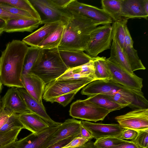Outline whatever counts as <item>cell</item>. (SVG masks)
Returning <instances> with one entry per match:
<instances>
[{"label": "cell", "mask_w": 148, "mask_h": 148, "mask_svg": "<svg viewBox=\"0 0 148 148\" xmlns=\"http://www.w3.org/2000/svg\"><path fill=\"white\" fill-rule=\"evenodd\" d=\"M29 47L22 41L13 40L6 45L0 57V79L3 85L24 88L22 73Z\"/></svg>", "instance_id": "cell-1"}, {"label": "cell", "mask_w": 148, "mask_h": 148, "mask_svg": "<svg viewBox=\"0 0 148 148\" xmlns=\"http://www.w3.org/2000/svg\"><path fill=\"white\" fill-rule=\"evenodd\" d=\"M66 11L71 16L64 24L62 37L57 49L85 51L92 32L100 24L75 12Z\"/></svg>", "instance_id": "cell-2"}, {"label": "cell", "mask_w": 148, "mask_h": 148, "mask_svg": "<svg viewBox=\"0 0 148 148\" xmlns=\"http://www.w3.org/2000/svg\"><path fill=\"white\" fill-rule=\"evenodd\" d=\"M68 69L57 49H42L30 72L39 77L46 85L56 80Z\"/></svg>", "instance_id": "cell-3"}, {"label": "cell", "mask_w": 148, "mask_h": 148, "mask_svg": "<svg viewBox=\"0 0 148 148\" xmlns=\"http://www.w3.org/2000/svg\"><path fill=\"white\" fill-rule=\"evenodd\" d=\"M134 90L122 85L112 80H96L84 87L82 95L90 97L97 94H103L119 97L126 101L132 97Z\"/></svg>", "instance_id": "cell-4"}, {"label": "cell", "mask_w": 148, "mask_h": 148, "mask_svg": "<svg viewBox=\"0 0 148 148\" xmlns=\"http://www.w3.org/2000/svg\"><path fill=\"white\" fill-rule=\"evenodd\" d=\"M111 111L103 108L89 101L78 100L71 105L69 115L72 117L96 122L103 121Z\"/></svg>", "instance_id": "cell-5"}, {"label": "cell", "mask_w": 148, "mask_h": 148, "mask_svg": "<svg viewBox=\"0 0 148 148\" xmlns=\"http://www.w3.org/2000/svg\"><path fill=\"white\" fill-rule=\"evenodd\" d=\"M93 81L90 79L54 80L46 85L42 98L47 102L53 103L57 97L70 92L78 91Z\"/></svg>", "instance_id": "cell-6"}, {"label": "cell", "mask_w": 148, "mask_h": 148, "mask_svg": "<svg viewBox=\"0 0 148 148\" xmlns=\"http://www.w3.org/2000/svg\"><path fill=\"white\" fill-rule=\"evenodd\" d=\"M112 40V26L110 25L97 27L92 32L85 51L92 58L110 49Z\"/></svg>", "instance_id": "cell-7"}, {"label": "cell", "mask_w": 148, "mask_h": 148, "mask_svg": "<svg viewBox=\"0 0 148 148\" xmlns=\"http://www.w3.org/2000/svg\"><path fill=\"white\" fill-rule=\"evenodd\" d=\"M115 119L124 128L137 131L148 130V108L136 109Z\"/></svg>", "instance_id": "cell-8"}, {"label": "cell", "mask_w": 148, "mask_h": 148, "mask_svg": "<svg viewBox=\"0 0 148 148\" xmlns=\"http://www.w3.org/2000/svg\"><path fill=\"white\" fill-rule=\"evenodd\" d=\"M36 10L38 9L45 17L41 21V25L57 21L64 24L71 16V14L66 10H62L55 7L50 0H29Z\"/></svg>", "instance_id": "cell-9"}, {"label": "cell", "mask_w": 148, "mask_h": 148, "mask_svg": "<svg viewBox=\"0 0 148 148\" xmlns=\"http://www.w3.org/2000/svg\"><path fill=\"white\" fill-rule=\"evenodd\" d=\"M107 65L112 76V80L127 88L141 91L143 79L134 73L127 71L106 59Z\"/></svg>", "instance_id": "cell-10"}, {"label": "cell", "mask_w": 148, "mask_h": 148, "mask_svg": "<svg viewBox=\"0 0 148 148\" xmlns=\"http://www.w3.org/2000/svg\"><path fill=\"white\" fill-rule=\"evenodd\" d=\"M80 14L100 25H110L112 23L111 18L102 9L97 7L73 0L66 9Z\"/></svg>", "instance_id": "cell-11"}, {"label": "cell", "mask_w": 148, "mask_h": 148, "mask_svg": "<svg viewBox=\"0 0 148 148\" xmlns=\"http://www.w3.org/2000/svg\"><path fill=\"white\" fill-rule=\"evenodd\" d=\"M51 125L37 133H32L15 142L16 148H42L51 136L59 129L61 124Z\"/></svg>", "instance_id": "cell-12"}, {"label": "cell", "mask_w": 148, "mask_h": 148, "mask_svg": "<svg viewBox=\"0 0 148 148\" xmlns=\"http://www.w3.org/2000/svg\"><path fill=\"white\" fill-rule=\"evenodd\" d=\"M1 107L12 114L32 112L27 108L17 87H11L1 99Z\"/></svg>", "instance_id": "cell-13"}, {"label": "cell", "mask_w": 148, "mask_h": 148, "mask_svg": "<svg viewBox=\"0 0 148 148\" xmlns=\"http://www.w3.org/2000/svg\"><path fill=\"white\" fill-rule=\"evenodd\" d=\"M81 124L91 133L93 138L96 140L109 136L119 138L122 132L125 129L119 124L95 123L86 121H81Z\"/></svg>", "instance_id": "cell-14"}, {"label": "cell", "mask_w": 148, "mask_h": 148, "mask_svg": "<svg viewBox=\"0 0 148 148\" xmlns=\"http://www.w3.org/2000/svg\"><path fill=\"white\" fill-rule=\"evenodd\" d=\"M81 121L68 119L62 123L59 129L51 136L42 148H47L57 142L74 135L80 136Z\"/></svg>", "instance_id": "cell-15"}, {"label": "cell", "mask_w": 148, "mask_h": 148, "mask_svg": "<svg viewBox=\"0 0 148 148\" xmlns=\"http://www.w3.org/2000/svg\"><path fill=\"white\" fill-rule=\"evenodd\" d=\"M24 88L39 103L43 104L42 99L45 84L39 77L29 73L22 77Z\"/></svg>", "instance_id": "cell-16"}, {"label": "cell", "mask_w": 148, "mask_h": 148, "mask_svg": "<svg viewBox=\"0 0 148 148\" xmlns=\"http://www.w3.org/2000/svg\"><path fill=\"white\" fill-rule=\"evenodd\" d=\"M93 59L84 65L68 69L63 74L56 80L90 79L95 80Z\"/></svg>", "instance_id": "cell-17"}, {"label": "cell", "mask_w": 148, "mask_h": 148, "mask_svg": "<svg viewBox=\"0 0 148 148\" xmlns=\"http://www.w3.org/2000/svg\"><path fill=\"white\" fill-rule=\"evenodd\" d=\"M17 89L27 107L32 112L38 115L51 125H58L61 123L53 121L47 113L43 105L39 103L25 88H17Z\"/></svg>", "instance_id": "cell-18"}, {"label": "cell", "mask_w": 148, "mask_h": 148, "mask_svg": "<svg viewBox=\"0 0 148 148\" xmlns=\"http://www.w3.org/2000/svg\"><path fill=\"white\" fill-rule=\"evenodd\" d=\"M62 23L61 21H57L45 24L38 29L24 38L22 41L31 47H37Z\"/></svg>", "instance_id": "cell-19"}, {"label": "cell", "mask_w": 148, "mask_h": 148, "mask_svg": "<svg viewBox=\"0 0 148 148\" xmlns=\"http://www.w3.org/2000/svg\"><path fill=\"white\" fill-rule=\"evenodd\" d=\"M142 0H122L121 16L128 19L133 18H144L147 19L148 14L144 10Z\"/></svg>", "instance_id": "cell-20"}, {"label": "cell", "mask_w": 148, "mask_h": 148, "mask_svg": "<svg viewBox=\"0 0 148 148\" xmlns=\"http://www.w3.org/2000/svg\"><path fill=\"white\" fill-rule=\"evenodd\" d=\"M58 51L63 62L68 69L84 65L94 58L83 51Z\"/></svg>", "instance_id": "cell-21"}, {"label": "cell", "mask_w": 148, "mask_h": 148, "mask_svg": "<svg viewBox=\"0 0 148 148\" xmlns=\"http://www.w3.org/2000/svg\"><path fill=\"white\" fill-rule=\"evenodd\" d=\"M41 21L35 19L13 18L6 22L4 32L7 33L32 32L41 25Z\"/></svg>", "instance_id": "cell-22"}, {"label": "cell", "mask_w": 148, "mask_h": 148, "mask_svg": "<svg viewBox=\"0 0 148 148\" xmlns=\"http://www.w3.org/2000/svg\"><path fill=\"white\" fill-rule=\"evenodd\" d=\"M25 128L34 133L40 132L51 125L37 114L32 112L18 114Z\"/></svg>", "instance_id": "cell-23"}, {"label": "cell", "mask_w": 148, "mask_h": 148, "mask_svg": "<svg viewBox=\"0 0 148 148\" xmlns=\"http://www.w3.org/2000/svg\"><path fill=\"white\" fill-rule=\"evenodd\" d=\"M110 48V56L109 58H106L107 59L119 65L130 73H133L123 49L115 40H112Z\"/></svg>", "instance_id": "cell-24"}, {"label": "cell", "mask_w": 148, "mask_h": 148, "mask_svg": "<svg viewBox=\"0 0 148 148\" xmlns=\"http://www.w3.org/2000/svg\"><path fill=\"white\" fill-rule=\"evenodd\" d=\"M64 29V23H62L38 46L43 50L57 49L61 42Z\"/></svg>", "instance_id": "cell-25"}, {"label": "cell", "mask_w": 148, "mask_h": 148, "mask_svg": "<svg viewBox=\"0 0 148 148\" xmlns=\"http://www.w3.org/2000/svg\"><path fill=\"white\" fill-rule=\"evenodd\" d=\"M87 99L98 106L111 112L119 110L126 107L115 102L107 95L104 94L94 95L88 97Z\"/></svg>", "instance_id": "cell-26"}, {"label": "cell", "mask_w": 148, "mask_h": 148, "mask_svg": "<svg viewBox=\"0 0 148 148\" xmlns=\"http://www.w3.org/2000/svg\"><path fill=\"white\" fill-rule=\"evenodd\" d=\"M93 60L95 80L112 79V76L107 65L106 58L97 56L94 58Z\"/></svg>", "instance_id": "cell-27"}, {"label": "cell", "mask_w": 148, "mask_h": 148, "mask_svg": "<svg viewBox=\"0 0 148 148\" xmlns=\"http://www.w3.org/2000/svg\"><path fill=\"white\" fill-rule=\"evenodd\" d=\"M0 3L8 5L26 11L34 19L41 21V18L38 12L29 0H0Z\"/></svg>", "instance_id": "cell-28"}, {"label": "cell", "mask_w": 148, "mask_h": 148, "mask_svg": "<svg viewBox=\"0 0 148 148\" xmlns=\"http://www.w3.org/2000/svg\"><path fill=\"white\" fill-rule=\"evenodd\" d=\"M122 0H102V9L109 16L113 21H117L122 18L121 9Z\"/></svg>", "instance_id": "cell-29"}, {"label": "cell", "mask_w": 148, "mask_h": 148, "mask_svg": "<svg viewBox=\"0 0 148 148\" xmlns=\"http://www.w3.org/2000/svg\"><path fill=\"white\" fill-rule=\"evenodd\" d=\"M127 21V19L122 18L113 21L112 25V40L116 41L122 49L125 45V28Z\"/></svg>", "instance_id": "cell-30"}, {"label": "cell", "mask_w": 148, "mask_h": 148, "mask_svg": "<svg viewBox=\"0 0 148 148\" xmlns=\"http://www.w3.org/2000/svg\"><path fill=\"white\" fill-rule=\"evenodd\" d=\"M123 50L132 72L146 69L138 56L137 51L133 47L124 46Z\"/></svg>", "instance_id": "cell-31"}, {"label": "cell", "mask_w": 148, "mask_h": 148, "mask_svg": "<svg viewBox=\"0 0 148 148\" xmlns=\"http://www.w3.org/2000/svg\"><path fill=\"white\" fill-rule=\"evenodd\" d=\"M42 50L38 47H29L24 60L22 78L23 76L30 72Z\"/></svg>", "instance_id": "cell-32"}, {"label": "cell", "mask_w": 148, "mask_h": 148, "mask_svg": "<svg viewBox=\"0 0 148 148\" xmlns=\"http://www.w3.org/2000/svg\"><path fill=\"white\" fill-rule=\"evenodd\" d=\"M129 141L113 136L103 137L96 140L94 142L96 148H110L119 144L128 142Z\"/></svg>", "instance_id": "cell-33"}, {"label": "cell", "mask_w": 148, "mask_h": 148, "mask_svg": "<svg viewBox=\"0 0 148 148\" xmlns=\"http://www.w3.org/2000/svg\"><path fill=\"white\" fill-rule=\"evenodd\" d=\"M21 129L6 131H0V148L5 147L17 140Z\"/></svg>", "instance_id": "cell-34"}, {"label": "cell", "mask_w": 148, "mask_h": 148, "mask_svg": "<svg viewBox=\"0 0 148 148\" xmlns=\"http://www.w3.org/2000/svg\"><path fill=\"white\" fill-rule=\"evenodd\" d=\"M25 129L17 114L10 116L7 121L0 128V131H6Z\"/></svg>", "instance_id": "cell-35"}, {"label": "cell", "mask_w": 148, "mask_h": 148, "mask_svg": "<svg viewBox=\"0 0 148 148\" xmlns=\"http://www.w3.org/2000/svg\"><path fill=\"white\" fill-rule=\"evenodd\" d=\"M0 8L14 15L27 19H35L27 12L8 5L0 3Z\"/></svg>", "instance_id": "cell-36"}, {"label": "cell", "mask_w": 148, "mask_h": 148, "mask_svg": "<svg viewBox=\"0 0 148 148\" xmlns=\"http://www.w3.org/2000/svg\"><path fill=\"white\" fill-rule=\"evenodd\" d=\"M136 138L130 141L143 148H148V130L137 131Z\"/></svg>", "instance_id": "cell-37"}, {"label": "cell", "mask_w": 148, "mask_h": 148, "mask_svg": "<svg viewBox=\"0 0 148 148\" xmlns=\"http://www.w3.org/2000/svg\"><path fill=\"white\" fill-rule=\"evenodd\" d=\"M78 92V91L72 92L60 95L56 97L53 102H58L63 106L65 107L71 102Z\"/></svg>", "instance_id": "cell-38"}, {"label": "cell", "mask_w": 148, "mask_h": 148, "mask_svg": "<svg viewBox=\"0 0 148 148\" xmlns=\"http://www.w3.org/2000/svg\"><path fill=\"white\" fill-rule=\"evenodd\" d=\"M89 140V139L81 136H77L62 148H75L84 145Z\"/></svg>", "instance_id": "cell-39"}, {"label": "cell", "mask_w": 148, "mask_h": 148, "mask_svg": "<svg viewBox=\"0 0 148 148\" xmlns=\"http://www.w3.org/2000/svg\"><path fill=\"white\" fill-rule=\"evenodd\" d=\"M138 134L137 131L131 129L125 128L122 132L119 138L122 139H134Z\"/></svg>", "instance_id": "cell-40"}, {"label": "cell", "mask_w": 148, "mask_h": 148, "mask_svg": "<svg viewBox=\"0 0 148 148\" xmlns=\"http://www.w3.org/2000/svg\"><path fill=\"white\" fill-rule=\"evenodd\" d=\"M79 136L74 135L57 142L47 148H62L70 142L75 137Z\"/></svg>", "instance_id": "cell-41"}, {"label": "cell", "mask_w": 148, "mask_h": 148, "mask_svg": "<svg viewBox=\"0 0 148 148\" xmlns=\"http://www.w3.org/2000/svg\"><path fill=\"white\" fill-rule=\"evenodd\" d=\"M52 3L58 9L65 10L73 0H50Z\"/></svg>", "instance_id": "cell-42"}, {"label": "cell", "mask_w": 148, "mask_h": 148, "mask_svg": "<svg viewBox=\"0 0 148 148\" xmlns=\"http://www.w3.org/2000/svg\"><path fill=\"white\" fill-rule=\"evenodd\" d=\"M0 18L4 20L6 22L10 19L13 18H26L23 17L11 14L0 8Z\"/></svg>", "instance_id": "cell-43"}, {"label": "cell", "mask_w": 148, "mask_h": 148, "mask_svg": "<svg viewBox=\"0 0 148 148\" xmlns=\"http://www.w3.org/2000/svg\"><path fill=\"white\" fill-rule=\"evenodd\" d=\"M12 114L1 107L0 109V128Z\"/></svg>", "instance_id": "cell-44"}, {"label": "cell", "mask_w": 148, "mask_h": 148, "mask_svg": "<svg viewBox=\"0 0 148 148\" xmlns=\"http://www.w3.org/2000/svg\"><path fill=\"white\" fill-rule=\"evenodd\" d=\"M133 41L131 36L130 33L126 26L125 28V37L124 46L133 47Z\"/></svg>", "instance_id": "cell-45"}, {"label": "cell", "mask_w": 148, "mask_h": 148, "mask_svg": "<svg viewBox=\"0 0 148 148\" xmlns=\"http://www.w3.org/2000/svg\"><path fill=\"white\" fill-rule=\"evenodd\" d=\"M139 147L134 142L129 141L128 142L122 143L110 148H138Z\"/></svg>", "instance_id": "cell-46"}, {"label": "cell", "mask_w": 148, "mask_h": 148, "mask_svg": "<svg viewBox=\"0 0 148 148\" xmlns=\"http://www.w3.org/2000/svg\"><path fill=\"white\" fill-rule=\"evenodd\" d=\"M80 134L81 136L88 139L90 140L93 138L91 133L82 125L80 127Z\"/></svg>", "instance_id": "cell-47"}, {"label": "cell", "mask_w": 148, "mask_h": 148, "mask_svg": "<svg viewBox=\"0 0 148 148\" xmlns=\"http://www.w3.org/2000/svg\"><path fill=\"white\" fill-rule=\"evenodd\" d=\"M75 148H96L94 145V142L89 140L84 145Z\"/></svg>", "instance_id": "cell-48"}, {"label": "cell", "mask_w": 148, "mask_h": 148, "mask_svg": "<svg viewBox=\"0 0 148 148\" xmlns=\"http://www.w3.org/2000/svg\"><path fill=\"white\" fill-rule=\"evenodd\" d=\"M6 25V22L0 18V35L4 32Z\"/></svg>", "instance_id": "cell-49"}, {"label": "cell", "mask_w": 148, "mask_h": 148, "mask_svg": "<svg viewBox=\"0 0 148 148\" xmlns=\"http://www.w3.org/2000/svg\"><path fill=\"white\" fill-rule=\"evenodd\" d=\"M143 7L146 12L148 14V0H142Z\"/></svg>", "instance_id": "cell-50"}, {"label": "cell", "mask_w": 148, "mask_h": 148, "mask_svg": "<svg viewBox=\"0 0 148 148\" xmlns=\"http://www.w3.org/2000/svg\"><path fill=\"white\" fill-rule=\"evenodd\" d=\"M1 148H16L15 142Z\"/></svg>", "instance_id": "cell-51"}, {"label": "cell", "mask_w": 148, "mask_h": 148, "mask_svg": "<svg viewBox=\"0 0 148 148\" xmlns=\"http://www.w3.org/2000/svg\"><path fill=\"white\" fill-rule=\"evenodd\" d=\"M3 85V84H2V83L0 79V93L1 92L2 90Z\"/></svg>", "instance_id": "cell-52"}, {"label": "cell", "mask_w": 148, "mask_h": 148, "mask_svg": "<svg viewBox=\"0 0 148 148\" xmlns=\"http://www.w3.org/2000/svg\"><path fill=\"white\" fill-rule=\"evenodd\" d=\"M1 97L0 96V109L1 108Z\"/></svg>", "instance_id": "cell-53"}, {"label": "cell", "mask_w": 148, "mask_h": 148, "mask_svg": "<svg viewBox=\"0 0 148 148\" xmlns=\"http://www.w3.org/2000/svg\"><path fill=\"white\" fill-rule=\"evenodd\" d=\"M138 148H143L142 147H139Z\"/></svg>", "instance_id": "cell-54"}]
</instances>
